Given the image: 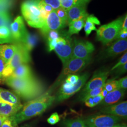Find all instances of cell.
Listing matches in <instances>:
<instances>
[{"label":"cell","instance_id":"44","mask_svg":"<svg viewBox=\"0 0 127 127\" xmlns=\"http://www.w3.org/2000/svg\"><path fill=\"white\" fill-rule=\"evenodd\" d=\"M48 50L49 52H51L52 50H54L57 44V39L48 41Z\"/></svg>","mask_w":127,"mask_h":127},{"label":"cell","instance_id":"22","mask_svg":"<svg viewBox=\"0 0 127 127\" xmlns=\"http://www.w3.org/2000/svg\"><path fill=\"white\" fill-rule=\"evenodd\" d=\"M22 107L0 102V114L9 117L17 114Z\"/></svg>","mask_w":127,"mask_h":127},{"label":"cell","instance_id":"2","mask_svg":"<svg viewBox=\"0 0 127 127\" xmlns=\"http://www.w3.org/2000/svg\"><path fill=\"white\" fill-rule=\"evenodd\" d=\"M55 96L48 91L35 99L27 101L14 115L10 116L17 125L43 113L54 102Z\"/></svg>","mask_w":127,"mask_h":127},{"label":"cell","instance_id":"19","mask_svg":"<svg viewBox=\"0 0 127 127\" xmlns=\"http://www.w3.org/2000/svg\"><path fill=\"white\" fill-rule=\"evenodd\" d=\"M34 76L28 64H23L16 68L9 77L25 79L33 77Z\"/></svg>","mask_w":127,"mask_h":127},{"label":"cell","instance_id":"7","mask_svg":"<svg viewBox=\"0 0 127 127\" xmlns=\"http://www.w3.org/2000/svg\"><path fill=\"white\" fill-rule=\"evenodd\" d=\"M73 47L72 39L68 35L67 32L63 31L62 35L57 39V44L54 49L63 66L72 57Z\"/></svg>","mask_w":127,"mask_h":127},{"label":"cell","instance_id":"48","mask_svg":"<svg viewBox=\"0 0 127 127\" xmlns=\"http://www.w3.org/2000/svg\"><path fill=\"white\" fill-rule=\"evenodd\" d=\"M8 118L7 117H6L3 115L0 114V127L1 126L3 123L4 122L5 120Z\"/></svg>","mask_w":127,"mask_h":127},{"label":"cell","instance_id":"29","mask_svg":"<svg viewBox=\"0 0 127 127\" xmlns=\"http://www.w3.org/2000/svg\"><path fill=\"white\" fill-rule=\"evenodd\" d=\"M39 1V6L41 10V13L44 19L46 20L49 15L54 10L53 8L49 5L43 2L40 0Z\"/></svg>","mask_w":127,"mask_h":127},{"label":"cell","instance_id":"27","mask_svg":"<svg viewBox=\"0 0 127 127\" xmlns=\"http://www.w3.org/2000/svg\"><path fill=\"white\" fill-rule=\"evenodd\" d=\"M64 125L65 127H88L84 120L80 118L65 120Z\"/></svg>","mask_w":127,"mask_h":127},{"label":"cell","instance_id":"40","mask_svg":"<svg viewBox=\"0 0 127 127\" xmlns=\"http://www.w3.org/2000/svg\"><path fill=\"white\" fill-rule=\"evenodd\" d=\"M118 88L119 89L126 90L127 88V77H123L118 81Z\"/></svg>","mask_w":127,"mask_h":127},{"label":"cell","instance_id":"17","mask_svg":"<svg viewBox=\"0 0 127 127\" xmlns=\"http://www.w3.org/2000/svg\"><path fill=\"white\" fill-rule=\"evenodd\" d=\"M0 102L22 106L20 97L12 91L0 88Z\"/></svg>","mask_w":127,"mask_h":127},{"label":"cell","instance_id":"42","mask_svg":"<svg viewBox=\"0 0 127 127\" xmlns=\"http://www.w3.org/2000/svg\"><path fill=\"white\" fill-rule=\"evenodd\" d=\"M127 31L121 29L118 32L117 35L115 38V40H125L127 39Z\"/></svg>","mask_w":127,"mask_h":127},{"label":"cell","instance_id":"51","mask_svg":"<svg viewBox=\"0 0 127 127\" xmlns=\"http://www.w3.org/2000/svg\"><path fill=\"white\" fill-rule=\"evenodd\" d=\"M113 127H117V124H116V125H114V126H113Z\"/></svg>","mask_w":127,"mask_h":127},{"label":"cell","instance_id":"23","mask_svg":"<svg viewBox=\"0 0 127 127\" xmlns=\"http://www.w3.org/2000/svg\"><path fill=\"white\" fill-rule=\"evenodd\" d=\"M100 24V21L95 16L93 15H89L87 17L84 26V31L87 36H88L92 31L97 30L95 25H99Z\"/></svg>","mask_w":127,"mask_h":127},{"label":"cell","instance_id":"49","mask_svg":"<svg viewBox=\"0 0 127 127\" xmlns=\"http://www.w3.org/2000/svg\"><path fill=\"white\" fill-rule=\"evenodd\" d=\"M108 93V92L106 91V90H105L103 88V90L101 91L100 94L101 95H102L103 97L104 98V97L107 95Z\"/></svg>","mask_w":127,"mask_h":127},{"label":"cell","instance_id":"52","mask_svg":"<svg viewBox=\"0 0 127 127\" xmlns=\"http://www.w3.org/2000/svg\"><path fill=\"white\" fill-rule=\"evenodd\" d=\"M28 127V126H23V127Z\"/></svg>","mask_w":127,"mask_h":127},{"label":"cell","instance_id":"14","mask_svg":"<svg viewBox=\"0 0 127 127\" xmlns=\"http://www.w3.org/2000/svg\"><path fill=\"white\" fill-rule=\"evenodd\" d=\"M101 112L104 114L114 115L119 118H126L127 116V101L104 106L101 109Z\"/></svg>","mask_w":127,"mask_h":127},{"label":"cell","instance_id":"31","mask_svg":"<svg viewBox=\"0 0 127 127\" xmlns=\"http://www.w3.org/2000/svg\"><path fill=\"white\" fill-rule=\"evenodd\" d=\"M103 88H104V86L98 88H96L92 91H90L86 94L80 96L79 99L82 101H84V100L86 99L87 98L91 97H94L95 96L99 95L101 93L102 91L103 90Z\"/></svg>","mask_w":127,"mask_h":127},{"label":"cell","instance_id":"47","mask_svg":"<svg viewBox=\"0 0 127 127\" xmlns=\"http://www.w3.org/2000/svg\"><path fill=\"white\" fill-rule=\"evenodd\" d=\"M123 30L127 31V15H126L125 18H124L123 21V25L122 29Z\"/></svg>","mask_w":127,"mask_h":127},{"label":"cell","instance_id":"24","mask_svg":"<svg viewBox=\"0 0 127 127\" xmlns=\"http://www.w3.org/2000/svg\"><path fill=\"white\" fill-rule=\"evenodd\" d=\"M86 18H82L73 21L68 24L69 29L67 33L70 36L73 34H78L84 27Z\"/></svg>","mask_w":127,"mask_h":127},{"label":"cell","instance_id":"16","mask_svg":"<svg viewBox=\"0 0 127 127\" xmlns=\"http://www.w3.org/2000/svg\"><path fill=\"white\" fill-rule=\"evenodd\" d=\"M86 4L75 5L67 10L68 15L67 25L69 23L82 18H86L89 16L87 12Z\"/></svg>","mask_w":127,"mask_h":127},{"label":"cell","instance_id":"6","mask_svg":"<svg viewBox=\"0 0 127 127\" xmlns=\"http://www.w3.org/2000/svg\"><path fill=\"white\" fill-rule=\"evenodd\" d=\"M89 73H84L80 76L78 82L74 84H70L64 82L55 96V102L59 103L65 100L80 91L85 84L89 77Z\"/></svg>","mask_w":127,"mask_h":127},{"label":"cell","instance_id":"33","mask_svg":"<svg viewBox=\"0 0 127 127\" xmlns=\"http://www.w3.org/2000/svg\"><path fill=\"white\" fill-rule=\"evenodd\" d=\"M10 20L11 17L9 12L0 13V27L7 26L10 23Z\"/></svg>","mask_w":127,"mask_h":127},{"label":"cell","instance_id":"46","mask_svg":"<svg viewBox=\"0 0 127 127\" xmlns=\"http://www.w3.org/2000/svg\"><path fill=\"white\" fill-rule=\"evenodd\" d=\"M84 102L85 103V105L91 108V107H93L95 106L94 104L93 100V97L87 98L86 99L84 100Z\"/></svg>","mask_w":127,"mask_h":127},{"label":"cell","instance_id":"10","mask_svg":"<svg viewBox=\"0 0 127 127\" xmlns=\"http://www.w3.org/2000/svg\"><path fill=\"white\" fill-rule=\"evenodd\" d=\"M91 58L82 59L72 57L63 66V70L61 77L72 74L82 71L91 63Z\"/></svg>","mask_w":127,"mask_h":127},{"label":"cell","instance_id":"5","mask_svg":"<svg viewBox=\"0 0 127 127\" xmlns=\"http://www.w3.org/2000/svg\"><path fill=\"white\" fill-rule=\"evenodd\" d=\"M17 45V50L12 58L6 65L3 77L5 78L11 75L14 70L19 65L23 64H28L31 61L30 52L28 51L21 42L15 43Z\"/></svg>","mask_w":127,"mask_h":127},{"label":"cell","instance_id":"50","mask_svg":"<svg viewBox=\"0 0 127 127\" xmlns=\"http://www.w3.org/2000/svg\"><path fill=\"white\" fill-rule=\"evenodd\" d=\"M117 127H127V125L125 124H117Z\"/></svg>","mask_w":127,"mask_h":127},{"label":"cell","instance_id":"20","mask_svg":"<svg viewBox=\"0 0 127 127\" xmlns=\"http://www.w3.org/2000/svg\"><path fill=\"white\" fill-rule=\"evenodd\" d=\"M17 50V45L14 44L0 45V57L4 61L6 65L12 58Z\"/></svg>","mask_w":127,"mask_h":127},{"label":"cell","instance_id":"21","mask_svg":"<svg viewBox=\"0 0 127 127\" xmlns=\"http://www.w3.org/2000/svg\"><path fill=\"white\" fill-rule=\"evenodd\" d=\"M39 39V36L36 34L31 33L27 32L21 43L27 50L30 52L36 45Z\"/></svg>","mask_w":127,"mask_h":127},{"label":"cell","instance_id":"4","mask_svg":"<svg viewBox=\"0 0 127 127\" xmlns=\"http://www.w3.org/2000/svg\"><path fill=\"white\" fill-rule=\"evenodd\" d=\"M124 18L121 17L110 23L101 26L96 30V40L104 45H107L114 40L122 29Z\"/></svg>","mask_w":127,"mask_h":127},{"label":"cell","instance_id":"1","mask_svg":"<svg viewBox=\"0 0 127 127\" xmlns=\"http://www.w3.org/2000/svg\"><path fill=\"white\" fill-rule=\"evenodd\" d=\"M3 82L19 97L27 101L36 98L46 91L45 84L35 76L25 79L7 77Z\"/></svg>","mask_w":127,"mask_h":127},{"label":"cell","instance_id":"37","mask_svg":"<svg viewBox=\"0 0 127 127\" xmlns=\"http://www.w3.org/2000/svg\"><path fill=\"white\" fill-rule=\"evenodd\" d=\"M60 121L59 115L57 113H54L51 114L49 118L47 119V122L50 125H54L59 123Z\"/></svg>","mask_w":127,"mask_h":127},{"label":"cell","instance_id":"38","mask_svg":"<svg viewBox=\"0 0 127 127\" xmlns=\"http://www.w3.org/2000/svg\"><path fill=\"white\" fill-rule=\"evenodd\" d=\"M80 76L75 74H69L66 78L65 82L70 84H75L79 80Z\"/></svg>","mask_w":127,"mask_h":127},{"label":"cell","instance_id":"12","mask_svg":"<svg viewBox=\"0 0 127 127\" xmlns=\"http://www.w3.org/2000/svg\"><path fill=\"white\" fill-rule=\"evenodd\" d=\"M11 36L14 43L21 42L28 32L21 16H18L11 24L10 27Z\"/></svg>","mask_w":127,"mask_h":127},{"label":"cell","instance_id":"9","mask_svg":"<svg viewBox=\"0 0 127 127\" xmlns=\"http://www.w3.org/2000/svg\"><path fill=\"white\" fill-rule=\"evenodd\" d=\"M95 50L94 46L90 41L75 39L73 41L72 57L82 59L91 58Z\"/></svg>","mask_w":127,"mask_h":127},{"label":"cell","instance_id":"18","mask_svg":"<svg viewBox=\"0 0 127 127\" xmlns=\"http://www.w3.org/2000/svg\"><path fill=\"white\" fill-rule=\"evenodd\" d=\"M125 90L123 89H116L108 92L104 99L100 102V104L110 105L116 104L122 100L125 95Z\"/></svg>","mask_w":127,"mask_h":127},{"label":"cell","instance_id":"13","mask_svg":"<svg viewBox=\"0 0 127 127\" xmlns=\"http://www.w3.org/2000/svg\"><path fill=\"white\" fill-rule=\"evenodd\" d=\"M65 27L57 16L55 10H53L46 19L45 24L41 28L42 33L45 36L47 33L51 30H60Z\"/></svg>","mask_w":127,"mask_h":127},{"label":"cell","instance_id":"35","mask_svg":"<svg viewBox=\"0 0 127 127\" xmlns=\"http://www.w3.org/2000/svg\"><path fill=\"white\" fill-rule=\"evenodd\" d=\"M43 2L50 6L54 10L58 9L61 7L60 0H40Z\"/></svg>","mask_w":127,"mask_h":127},{"label":"cell","instance_id":"45","mask_svg":"<svg viewBox=\"0 0 127 127\" xmlns=\"http://www.w3.org/2000/svg\"><path fill=\"white\" fill-rule=\"evenodd\" d=\"M103 99H104V97H103L102 95H101L100 94L99 95L93 97V100L94 106H95L96 105L100 104V102L102 101Z\"/></svg>","mask_w":127,"mask_h":127},{"label":"cell","instance_id":"28","mask_svg":"<svg viewBox=\"0 0 127 127\" xmlns=\"http://www.w3.org/2000/svg\"><path fill=\"white\" fill-rule=\"evenodd\" d=\"M15 2V0H0V13L9 12Z\"/></svg>","mask_w":127,"mask_h":127},{"label":"cell","instance_id":"34","mask_svg":"<svg viewBox=\"0 0 127 127\" xmlns=\"http://www.w3.org/2000/svg\"><path fill=\"white\" fill-rule=\"evenodd\" d=\"M59 31L60 30H51L48 32L45 36L48 41L58 39L59 37L61 36L63 34V31L60 32Z\"/></svg>","mask_w":127,"mask_h":127},{"label":"cell","instance_id":"15","mask_svg":"<svg viewBox=\"0 0 127 127\" xmlns=\"http://www.w3.org/2000/svg\"><path fill=\"white\" fill-rule=\"evenodd\" d=\"M127 49V39L117 40L104 50L102 57L104 58L114 57L126 51Z\"/></svg>","mask_w":127,"mask_h":127},{"label":"cell","instance_id":"30","mask_svg":"<svg viewBox=\"0 0 127 127\" xmlns=\"http://www.w3.org/2000/svg\"><path fill=\"white\" fill-rule=\"evenodd\" d=\"M55 11L58 17L63 24L64 26L65 27L67 25L68 21V15L67 10L61 7L58 9L55 10Z\"/></svg>","mask_w":127,"mask_h":127},{"label":"cell","instance_id":"3","mask_svg":"<svg viewBox=\"0 0 127 127\" xmlns=\"http://www.w3.org/2000/svg\"><path fill=\"white\" fill-rule=\"evenodd\" d=\"M21 10L27 24L32 27L41 29L45 20L43 18L38 0H26L21 4Z\"/></svg>","mask_w":127,"mask_h":127},{"label":"cell","instance_id":"8","mask_svg":"<svg viewBox=\"0 0 127 127\" xmlns=\"http://www.w3.org/2000/svg\"><path fill=\"white\" fill-rule=\"evenodd\" d=\"M120 120V118L114 115L99 114L88 116L84 121L88 127H113Z\"/></svg>","mask_w":127,"mask_h":127},{"label":"cell","instance_id":"36","mask_svg":"<svg viewBox=\"0 0 127 127\" xmlns=\"http://www.w3.org/2000/svg\"><path fill=\"white\" fill-rule=\"evenodd\" d=\"M127 63V52L126 51V52L123 55V56L122 58L119 60L117 63L111 69V71H113L114 69L118 68V67H120L122 65H123V64Z\"/></svg>","mask_w":127,"mask_h":127},{"label":"cell","instance_id":"25","mask_svg":"<svg viewBox=\"0 0 127 127\" xmlns=\"http://www.w3.org/2000/svg\"><path fill=\"white\" fill-rule=\"evenodd\" d=\"M13 42L9 27L7 26L0 27V44L4 43Z\"/></svg>","mask_w":127,"mask_h":127},{"label":"cell","instance_id":"11","mask_svg":"<svg viewBox=\"0 0 127 127\" xmlns=\"http://www.w3.org/2000/svg\"><path fill=\"white\" fill-rule=\"evenodd\" d=\"M109 74V71L106 70H100L95 72L91 80L85 84L80 96L94 89L104 86Z\"/></svg>","mask_w":127,"mask_h":127},{"label":"cell","instance_id":"41","mask_svg":"<svg viewBox=\"0 0 127 127\" xmlns=\"http://www.w3.org/2000/svg\"><path fill=\"white\" fill-rule=\"evenodd\" d=\"M6 66V64L3 59L0 57V83L4 81L3 73Z\"/></svg>","mask_w":127,"mask_h":127},{"label":"cell","instance_id":"32","mask_svg":"<svg viewBox=\"0 0 127 127\" xmlns=\"http://www.w3.org/2000/svg\"><path fill=\"white\" fill-rule=\"evenodd\" d=\"M104 89L108 92L114 91L118 88V81L115 80H110L104 83Z\"/></svg>","mask_w":127,"mask_h":127},{"label":"cell","instance_id":"43","mask_svg":"<svg viewBox=\"0 0 127 127\" xmlns=\"http://www.w3.org/2000/svg\"><path fill=\"white\" fill-rule=\"evenodd\" d=\"M114 70L115 71V73L118 74H122L126 73L127 71V63H126L120 67H118V68L114 69Z\"/></svg>","mask_w":127,"mask_h":127},{"label":"cell","instance_id":"26","mask_svg":"<svg viewBox=\"0 0 127 127\" xmlns=\"http://www.w3.org/2000/svg\"><path fill=\"white\" fill-rule=\"evenodd\" d=\"M91 0H60L61 6L67 10L75 5L83 4L87 5Z\"/></svg>","mask_w":127,"mask_h":127},{"label":"cell","instance_id":"39","mask_svg":"<svg viewBox=\"0 0 127 127\" xmlns=\"http://www.w3.org/2000/svg\"><path fill=\"white\" fill-rule=\"evenodd\" d=\"M17 126L14 123L13 120L10 116L5 120L0 127H17Z\"/></svg>","mask_w":127,"mask_h":127}]
</instances>
